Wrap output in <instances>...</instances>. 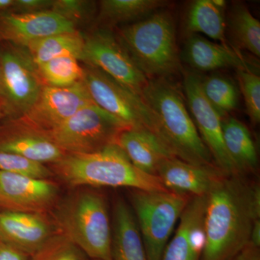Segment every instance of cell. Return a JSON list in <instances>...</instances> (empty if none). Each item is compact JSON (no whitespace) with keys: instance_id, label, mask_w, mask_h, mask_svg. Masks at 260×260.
Segmentation results:
<instances>
[{"instance_id":"cell-1","label":"cell","mask_w":260,"mask_h":260,"mask_svg":"<svg viewBox=\"0 0 260 260\" xmlns=\"http://www.w3.org/2000/svg\"><path fill=\"white\" fill-rule=\"evenodd\" d=\"M260 219L259 184L240 175L224 176L208 195L205 244L200 260H229L249 242Z\"/></svg>"},{"instance_id":"cell-2","label":"cell","mask_w":260,"mask_h":260,"mask_svg":"<svg viewBox=\"0 0 260 260\" xmlns=\"http://www.w3.org/2000/svg\"><path fill=\"white\" fill-rule=\"evenodd\" d=\"M140 97L151 115V133L173 156L194 165L215 166L177 87L165 78L148 80Z\"/></svg>"},{"instance_id":"cell-3","label":"cell","mask_w":260,"mask_h":260,"mask_svg":"<svg viewBox=\"0 0 260 260\" xmlns=\"http://www.w3.org/2000/svg\"><path fill=\"white\" fill-rule=\"evenodd\" d=\"M53 171L70 187L111 186L168 191L157 176L137 169L116 143L88 154H66Z\"/></svg>"},{"instance_id":"cell-4","label":"cell","mask_w":260,"mask_h":260,"mask_svg":"<svg viewBox=\"0 0 260 260\" xmlns=\"http://www.w3.org/2000/svg\"><path fill=\"white\" fill-rule=\"evenodd\" d=\"M57 232L94 260H112V229L107 200L91 189L68 197L54 213Z\"/></svg>"},{"instance_id":"cell-5","label":"cell","mask_w":260,"mask_h":260,"mask_svg":"<svg viewBox=\"0 0 260 260\" xmlns=\"http://www.w3.org/2000/svg\"><path fill=\"white\" fill-rule=\"evenodd\" d=\"M118 39L148 80L167 79L180 70L175 24L169 11L155 12L123 27Z\"/></svg>"},{"instance_id":"cell-6","label":"cell","mask_w":260,"mask_h":260,"mask_svg":"<svg viewBox=\"0 0 260 260\" xmlns=\"http://www.w3.org/2000/svg\"><path fill=\"white\" fill-rule=\"evenodd\" d=\"M189 197L169 191L133 189L132 210L135 218L147 260H161Z\"/></svg>"},{"instance_id":"cell-7","label":"cell","mask_w":260,"mask_h":260,"mask_svg":"<svg viewBox=\"0 0 260 260\" xmlns=\"http://www.w3.org/2000/svg\"><path fill=\"white\" fill-rule=\"evenodd\" d=\"M129 128L92 102L44 133L66 154H88L116 143L121 132Z\"/></svg>"},{"instance_id":"cell-8","label":"cell","mask_w":260,"mask_h":260,"mask_svg":"<svg viewBox=\"0 0 260 260\" xmlns=\"http://www.w3.org/2000/svg\"><path fill=\"white\" fill-rule=\"evenodd\" d=\"M6 44L0 48V105L7 116L18 118L34 105L44 84L27 49Z\"/></svg>"},{"instance_id":"cell-9","label":"cell","mask_w":260,"mask_h":260,"mask_svg":"<svg viewBox=\"0 0 260 260\" xmlns=\"http://www.w3.org/2000/svg\"><path fill=\"white\" fill-rule=\"evenodd\" d=\"M83 81L92 102L129 128L151 132L150 111L138 94L93 67L84 68Z\"/></svg>"},{"instance_id":"cell-10","label":"cell","mask_w":260,"mask_h":260,"mask_svg":"<svg viewBox=\"0 0 260 260\" xmlns=\"http://www.w3.org/2000/svg\"><path fill=\"white\" fill-rule=\"evenodd\" d=\"M84 39L81 60L140 96L148 78L135 64L119 39L107 29H99Z\"/></svg>"},{"instance_id":"cell-11","label":"cell","mask_w":260,"mask_h":260,"mask_svg":"<svg viewBox=\"0 0 260 260\" xmlns=\"http://www.w3.org/2000/svg\"><path fill=\"white\" fill-rule=\"evenodd\" d=\"M92 102L83 80L66 88L44 85L34 105L16 119L20 125L47 133Z\"/></svg>"},{"instance_id":"cell-12","label":"cell","mask_w":260,"mask_h":260,"mask_svg":"<svg viewBox=\"0 0 260 260\" xmlns=\"http://www.w3.org/2000/svg\"><path fill=\"white\" fill-rule=\"evenodd\" d=\"M184 89L191 116L214 164L225 175H238L224 144L222 118L202 91L200 78L192 73L184 77Z\"/></svg>"},{"instance_id":"cell-13","label":"cell","mask_w":260,"mask_h":260,"mask_svg":"<svg viewBox=\"0 0 260 260\" xmlns=\"http://www.w3.org/2000/svg\"><path fill=\"white\" fill-rule=\"evenodd\" d=\"M57 229L44 213L23 210H0V242L32 256Z\"/></svg>"},{"instance_id":"cell-14","label":"cell","mask_w":260,"mask_h":260,"mask_svg":"<svg viewBox=\"0 0 260 260\" xmlns=\"http://www.w3.org/2000/svg\"><path fill=\"white\" fill-rule=\"evenodd\" d=\"M76 30L75 24L53 11L0 15V41L18 47L62 32Z\"/></svg>"},{"instance_id":"cell-15","label":"cell","mask_w":260,"mask_h":260,"mask_svg":"<svg viewBox=\"0 0 260 260\" xmlns=\"http://www.w3.org/2000/svg\"><path fill=\"white\" fill-rule=\"evenodd\" d=\"M208 195L191 197L169 240L161 260H200L205 244L204 223Z\"/></svg>"},{"instance_id":"cell-16","label":"cell","mask_w":260,"mask_h":260,"mask_svg":"<svg viewBox=\"0 0 260 260\" xmlns=\"http://www.w3.org/2000/svg\"><path fill=\"white\" fill-rule=\"evenodd\" d=\"M168 191L189 197L208 195L215 183L224 177L215 166H200L172 157L160 164L157 172Z\"/></svg>"},{"instance_id":"cell-17","label":"cell","mask_w":260,"mask_h":260,"mask_svg":"<svg viewBox=\"0 0 260 260\" xmlns=\"http://www.w3.org/2000/svg\"><path fill=\"white\" fill-rule=\"evenodd\" d=\"M0 190L15 209L44 213L55 203L59 186L49 179L0 172Z\"/></svg>"},{"instance_id":"cell-18","label":"cell","mask_w":260,"mask_h":260,"mask_svg":"<svg viewBox=\"0 0 260 260\" xmlns=\"http://www.w3.org/2000/svg\"><path fill=\"white\" fill-rule=\"evenodd\" d=\"M183 59L193 69L201 72L234 68L256 72V68L231 46L216 44L198 35L191 34L186 39Z\"/></svg>"},{"instance_id":"cell-19","label":"cell","mask_w":260,"mask_h":260,"mask_svg":"<svg viewBox=\"0 0 260 260\" xmlns=\"http://www.w3.org/2000/svg\"><path fill=\"white\" fill-rule=\"evenodd\" d=\"M0 151L16 154L42 164H56L66 155L45 133L16 122L9 133L0 138Z\"/></svg>"},{"instance_id":"cell-20","label":"cell","mask_w":260,"mask_h":260,"mask_svg":"<svg viewBox=\"0 0 260 260\" xmlns=\"http://www.w3.org/2000/svg\"><path fill=\"white\" fill-rule=\"evenodd\" d=\"M116 144L137 169L156 176L160 164L173 155L151 132L145 128H129L118 136Z\"/></svg>"},{"instance_id":"cell-21","label":"cell","mask_w":260,"mask_h":260,"mask_svg":"<svg viewBox=\"0 0 260 260\" xmlns=\"http://www.w3.org/2000/svg\"><path fill=\"white\" fill-rule=\"evenodd\" d=\"M113 218L112 260H147L134 213L124 200L116 202Z\"/></svg>"},{"instance_id":"cell-22","label":"cell","mask_w":260,"mask_h":260,"mask_svg":"<svg viewBox=\"0 0 260 260\" xmlns=\"http://www.w3.org/2000/svg\"><path fill=\"white\" fill-rule=\"evenodd\" d=\"M224 144L238 175L255 172L258 155L250 132L235 118L222 121Z\"/></svg>"},{"instance_id":"cell-23","label":"cell","mask_w":260,"mask_h":260,"mask_svg":"<svg viewBox=\"0 0 260 260\" xmlns=\"http://www.w3.org/2000/svg\"><path fill=\"white\" fill-rule=\"evenodd\" d=\"M223 8L215 5L213 0H196L186 12L185 28L191 34H205L225 46H230L226 39V23Z\"/></svg>"},{"instance_id":"cell-24","label":"cell","mask_w":260,"mask_h":260,"mask_svg":"<svg viewBox=\"0 0 260 260\" xmlns=\"http://www.w3.org/2000/svg\"><path fill=\"white\" fill-rule=\"evenodd\" d=\"M84 44L83 35L75 30L43 38L30 43L25 48L38 65L63 56H73L81 60Z\"/></svg>"},{"instance_id":"cell-25","label":"cell","mask_w":260,"mask_h":260,"mask_svg":"<svg viewBox=\"0 0 260 260\" xmlns=\"http://www.w3.org/2000/svg\"><path fill=\"white\" fill-rule=\"evenodd\" d=\"M228 31L236 50L260 56V23L241 3L233 5L228 18Z\"/></svg>"},{"instance_id":"cell-26","label":"cell","mask_w":260,"mask_h":260,"mask_svg":"<svg viewBox=\"0 0 260 260\" xmlns=\"http://www.w3.org/2000/svg\"><path fill=\"white\" fill-rule=\"evenodd\" d=\"M167 5L162 0H103L99 18L108 25L139 21Z\"/></svg>"},{"instance_id":"cell-27","label":"cell","mask_w":260,"mask_h":260,"mask_svg":"<svg viewBox=\"0 0 260 260\" xmlns=\"http://www.w3.org/2000/svg\"><path fill=\"white\" fill-rule=\"evenodd\" d=\"M202 91L212 107L223 119L236 110L239 104V90L232 80L220 75L200 78Z\"/></svg>"},{"instance_id":"cell-28","label":"cell","mask_w":260,"mask_h":260,"mask_svg":"<svg viewBox=\"0 0 260 260\" xmlns=\"http://www.w3.org/2000/svg\"><path fill=\"white\" fill-rule=\"evenodd\" d=\"M44 85L66 88L82 81L84 68L77 58L63 56L37 65Z\"/></svg>"},{"instance_id":"cell-29","label":"cell","mask_w":260,"mask_h":260,"mask_svg":"<svg viewBox=\"0 0 260 260\" xmlns=\"http://www.w3.org/2000/svg\"><path fill=\"white\" fill-rule=\"evenodd\" d=\"M85 256L68 238L56 233L29 260H85Z\"/></svg>"},{"instance_id":"cell-30","label":"cell","mask_w":260,"mask_h":260,"mask_svg":"<svg viewBox=\"0 0 260 260\" xmlns=\"http://www.w3.org/2000/svg\"><path fill=\"white\" fill-rule=\"evenodd\" d=\"M248 116L253 124L260 121V78L256 73L236 70Z\"/></svg>"},{"instance_id":"cell-31","label":"cell","mask_w":260,"mask_h":260,"mask_svg":"<svg viewBox=\"0 0 260 260\" xmlns=\"http://www.w3.org/2000/svg\"><path fill=\"white\" fill-rule=\"evenodd\" d=\"M0 172L21 174L39 179H49L53 176L52 170L44 164L4 151H0Z\"/></svg>"},{"instance_id":"cell-32","label":"cell","mask_w":260,"mask_h":260,"mask_svg":"<svg viewBox=\"0 0 260 260\" xmlns=\"http://www.w3.org/2000/svg\"><path fill=\"white\" fill-rule=\"evenodd\" d=\"M92 10V3L81 0H54L51 9L75 24L76 20L88 18Z\"/></svg>"},{"instance_id":"cell-33","label":"cell","mask_w":260,"mask_h":260,"mask_svg":"<svg viewBox=\"0 0 260 260\" xmlns=\"http://www.w3.org/2000/svg\"><path fill=\"white\" fill-rule=\"evenodd\" d=\"M53 0H15L12 13H32L51 10Z\"/></svg>"},{"instance_id":"cell-34","label":"cell","mask_w":260,"mask_h":260,"mask_svg":"<svg viewBox=\"0 0 260 260\" xmlns=\"http://www.w3.org/2000/svg\"><path fill=\"white\" fill-rule=\"evenodd\" d=\"M28 254L0 242V260H29Z\"/></svg>"},{"instance_id":"cell-35","label":"cell","mask_w":260,"mask_h":260,"mask_svg":"<svg viewBox=\"0 0 260 260\" xmlns=\"http://www.w3.org/2000/svg\"><path fill=\"white\" fill-rule=\"evenodd\" d=\"M259 248L249 243L229 260H260Z\"/></svg>"},{"instance_id":"cell-36","label":"cell","mask_w":260,"mask_h":260,"mask_svg":"<svg viewBox=\"0 0 260 260\" xmlns=\"http://www.w3.org/2000/svg\"><path fill=\"white\" fill-rule=\"evenodd\" d=\"M249 243L252 245L260 247V219L256 220L253 223Z\"/></svg>"},{"instance_id":"cell-37","label":"cell","mask_w":260,"mask_h":260,"mask_svg":"<svg viewBox=\"0 0 260 260\" xmlns=\"http://www.w3.org/2000/svg\"><path fill=\"white\" fill-rule=\"evenodd\" d=\"M15 0H0V15L12 13Z\"/></svg>"},{"instance_id":"cell-38","label":"cell","mask_w":260,"mask_h":260,"mask_svg":"<svg viewBox=\"0 0 260 260\" xmlns=\"http://www.w3.org/2000/svg\"><path fill=\"white\" fill-rule=\"evenodd\" d=\"M0 208H3L4 210H14V207L13 206V205L8 201V200L5 198L4 195H3V193H2L1 190H0Z\"/></svg>"},{"instance_id":"cell-39","label":"cell","mask_w":260,"mask_h":260,"mask_svg":"<svg viewBox=\"0 0 260 260\" xmlns=\"http://www.w3.org/2000/svg\"><path fill=\"white\" fill-rule=\"evenodd\" d=\"M7 114L5 113L4 109H3V107L0 105V121L3 120L4 118L6 117Z\"/></svg>"},{"instance_id":"cell-40","label":"cell","mask_w":260,"mask_h":260,"mask_svg":"<svg viewBox=\"0 0 260 260\" xmlns=\"http://www.w3.org/2000/svg\"><path fill=\"white\" fill-rule=\"evenodd\" d=\"M0 97H1V72H0Z\"/></svg>"}]
</instances>
